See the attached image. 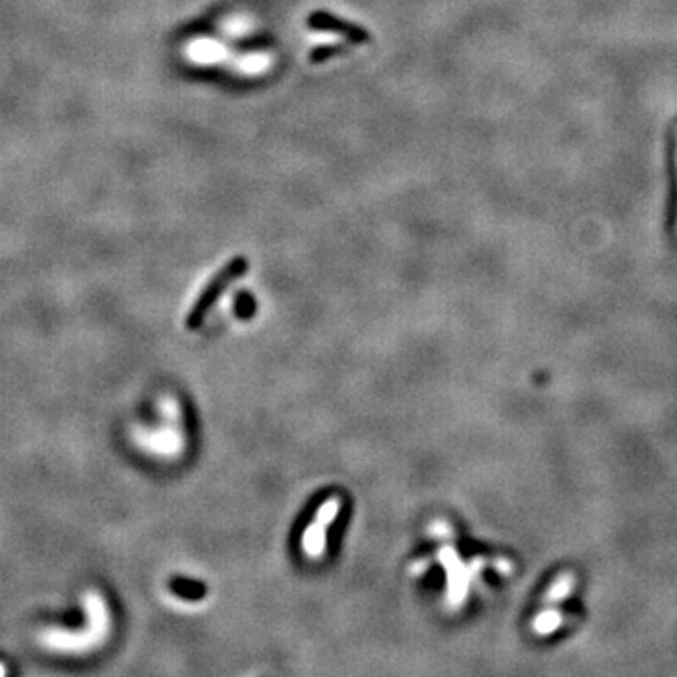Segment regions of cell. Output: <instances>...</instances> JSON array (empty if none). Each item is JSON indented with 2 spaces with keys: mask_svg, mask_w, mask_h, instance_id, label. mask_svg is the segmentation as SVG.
<instances>
[{
  "mask_svg": "<svg viewBox=\"0 0 677 677\" xmlns=\"http://www.w3.org/2000/svg\"><path fill=\"white\" fill-rule=\"evenodd\" d=\"M85 608L89 613V626L83 633L72 634L68 630H43L40 634V642L45 648L51 651L60 653H82L87 651L104 638V633L107 630V610L104 600L98 595H87L85 596Z\"/></svg>",
  "mask_w": 677,
  "mask_h": 677,
  "instance_id": "cell-1",
  "label": "cell"
},
{
  "mask_svg": "<svg viewBox=\"0 0 677 677\" xmlns=\"http://www.w3.org/2000/svg\"><path fill=\"white\" fill-rule=\"evenodd\" d=\"M247 269H249V261L245 256H236L234 260H230L228 264L213 276V281L194 301L192 309L187 315V326L191 330L202 326V322L207 316L211 307L217 303V300L230 288V284L236 283L245 273H247Z\"/></svg>",
  "mask_w": 677,
  "mask_h": 677,
  "instance_id": "cell-2",
  "label": "cell"
},
{
  "mask_svg": "<svg viewBox=\"0 0 677 677\" xmlns=\"http://www.w3.org/2000/svg\"><path fill=\"white\" fill-rule=\"evenodd\" d=\"M307 23H309V27L315 30H324V33L338 35L352 43H367L369 40H371V36H369V33H367V28H363L356 23H350L346 19L337 18V15H333L330 12H322V10L311 12L309 18H307Z\"/></svg>",
  "mask_w": 677,
  "mask_h": 677,
  "instance_id": "cell-3",
  "label": "cell"
},
{
  "mask_svg": "<svg viewBox=\"0 0 677 677\" xmlns=\"http://www.w3.org/2000/svg\"><path fill=\"white\" fill-rule=\"evenodd\" d=\"M343 53V45H322V48H316L313 53H311V63L313 65H322L326 63V60L341 55Z\"/></svg>",
  "mask_w": 677,
  "mask_h": 677,
  "instance_id": "cell-4",
  "label": "cell"
},
{
  "mask_svg": "<svg viewBox=\"0 0 677 677\" xmlns=\"http://www.w3.org/2000/svg\"><path fill=\"white\" fill-rule=\"evenodd\" d=\"M6 672H8V670H6L3 665H0V675H6Z\"/></svg>",
  "mask_w": 677,
  "mask_h": 677,
  "instance_id": "cell-5",
  "label": "cell"
},
{
  "mask_svg": "<svg viewBox=\"0 0 677 677\" xmlns=\"http://www.w3.org/2000/svg\"><path fill=\"white\" fill-rule=\"evenodd\" d=\"M675 160H677V152H675Z\"/></svg>",
  "mask_w": 677,
  "mask_h": 677,
  "instance_id": "cell-6",
  "label": "cell"
}]
</instances>
